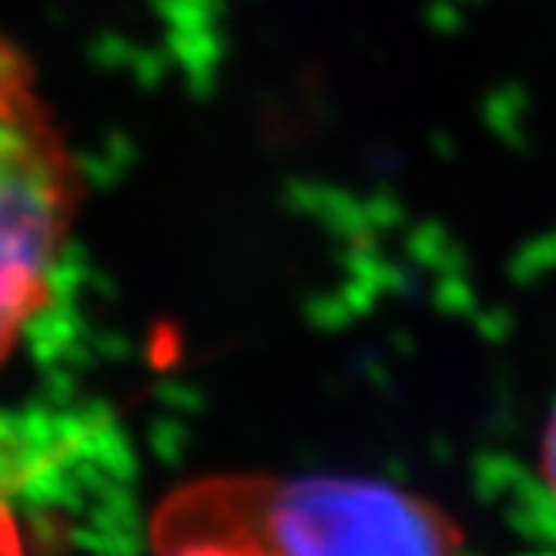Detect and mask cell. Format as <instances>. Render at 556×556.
Listing matches in <instances>:
<instances>
[{
  "instance_id": "obj_1",
  "label": "cell",
  "mask_w": 556,
  "mask_h": 556,
  "mask_svg": "<svg viewBox=\"0 0 556 556\" xmlns=\"http://www.w3.org/2000/svg\"><path fill=\"white\" fill-rule=\"evenodd\" d=\"M81 172L30 61L0 37V366L51 299Z\"/></svg>"
},
{
  "instance_id": "obj_2",
  "label": "cell",
  "mask_w": 556,
  "mask_h": 556,
  "mask_svg": "<svg viewBox=\"0 0 556 556\" xmlns=\"http://www.w3.org/2000/svg\"><path fill=\"white\" fill-rule=\"evenodd\" d=\"M271 556H459V533L413 493L363 480L289 483L258 509Z\"/></svg>"
},
{
  "instance_id": "obj_3",
  "label": "cell",
  "mask_w": 556,
  "mask_h": 556,
  "mask_svg": "<svg viewBox=\"0 0 556 556\" xmlns=\"http://www.w3.org/2000/svg\"><path fill=\"white\" fill-rule=\"evenodd\" d=\"M165 556H271L255 543H235V540H188L172 546Z\"/></svg>"
},
{
  "instance_id": "obj_4",
  "label": "cell",
  "mask_w": 556,
  "mask_h": 556,
  "mask_svg": "<svg viewBox=\"0 0 556 556\" xmlns=\"http://www.w3.org/2000/svg\"><path fill=\"white\" fill-rule=\"evenodd\" d=\"M540 480L546 486V496L556 506V406L543 426V440H540Z\"/></svg>"
},
{
  "instance_id": "obj_5",
  "label": "cell",
  "mask_w": 556,
  "mask_h": 556,
  "mask_svg": "<svg viewBox=\"0 0 556 556\" xmlns=\"http://www.w3.org/2000/svg\"><path fill=\"white\" fill-rule=\"evenodd\" d=\"M0 556H21V536H17V523L8 513V506L0 503Z\"/></svg>"
}]
</instances>
